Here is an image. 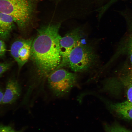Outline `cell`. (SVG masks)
<instances>
[{
    "label": "cell",
    "mask_w": 132,
    "mask_h": 132,
    "mask_svg": "<svg viewBox=\"0 0 132 132\" xmlns=\"http://www.w3.org/2000/svg\"><path fill=\"white\" fill-rule=\"evenodd\" d=\"M0 132H20L15 130L10 125L0 124Z\"/></svg>",
    "instance_id": "obj_15"
},
{
    "label": "cell",
    "mask_w": 132,
    "mask_h": 132,
    "mask_svg": "<svg viewBox=\"0 0 132 132\" xmlns=\"http://www.w3.org/2000/svg\"><path fill=\"white\" fill-rule=\"evenodd\" d=\"M15 22L12 17L0 12V37L5 39L9 37L14 27Z\"/></svg>",
    "instance_id": "obj_8"
},
{
    "label": "cell",
    "mask_w": 132,
    "mask_h": 132,
    "mask_svg": "<svg viewBox=\"0 0 132 132\" xmlns=\"http://www.w3.org/2000/svg\"><path fill=\"white\" fill-rule=\"evenodd\" d=\"M124 76L132 81V67H127L124 71Z\"/></svg>",
    "instance_id": "obj_17"
},
{
    "label": "cell",
    "mask_w": 132,
    "mask_h": 132,
    "mask_svg": "<svg viewBox=\"0 0 132 132\" xmlns=\"http://www.w3.org/2000/svg\"><path fill=\"white\" fill-rule=\"evenodd\" d=\"M119 0H111L104 6L98 9L97 10L99 12V18L101 17L105 12L112 5Z\"/></svg>",
    "instance_id": "obj_13"
},
{
    "label": "cell",
    "mask_w": 132,
    "mask_h": 132,
    "mask_svg": "<svg viewBox=\"0 0 132 132\" xmlns=\"http://www.w3.org/2000/svg\"><path fill=\"white\" fill-rule=\"evenodd\" d=\"M129 28L130 31L126 43L127 52L130 62L132 65V13L128 12L123 15Z\"/></svg>",
    "instance_id": "obj_10"
},
{
    "label": "cell",
    "mask_w": 132,
    "mask_h": 132,
    "mask_svg": "<svg viewBox=\"0 0 132 132\" xmlns=\"http://www.w3.org/2000/svg\"><path fill=\"white\" fill-rule=\"evenodd\" d=\"M60 26L59 22L42 26L38 30L33 40L30 58L35 66V72L29 78V83L34 88L41 86L60 64Z\"/></svg>",
    "instance_id": "obj_1"
},
{
    "label": "cell",
    "mask_w": 132,
    "mask_h": 132,
    "mask_svg": "<svg viewBox=\"0 0 132 132\" xmlns=\"http://www.w3.org/2000/svg\"><path fill=\"white\" fill-rule=\"evenodd\" d=\"M33 39H21L11 45V54L17 62L20 70L30 58Z\"/></svg>",
    "instance_id": "obj_6"
},
{
    "label": "cell",
    "mask_w": 132,
    "mask_h": 132,
    "mask_svg": "<svg viewBox=\"0 0 132 132\" xmlns=\"http://www.w3.org/2000/svg\"><path fill=\"white\" fill-rule=\"evenodd\" d=\"M95 51L91 46L78 42L70 52L65 67L75 72L88 70L93 66L97 59Z\"/></svg>",
    "instance_id": "obj_3"
},
{
    "label": "cell",
    "mask_w": 132,
    "mask_h": 132,
    "mask_svg": "<svg viewBox=\"0 0 132 132\" xmlns=\"http://www.w3.org/2000/svg\"><path fill=\"white\" fill-rule=\"evenodd\" d=\"M110 108L122 118L132 120V103L128 101L110 104Z\"/></svg>",
    "instance_id": "obj_9"
},
{
    "label": "cell",
    "mask_w": 132,
    "mask_h": 132,
    "mask_svg": "<svg viewBox=\"0 0 132 132\" xmlns=\"http://www.w3.org/2000/svg\"><path fill=\"white\" fill-rule=\"evenodd\" d=\"M77 80L76 74L60 68L51 73L47 81L48 88L52 94L56 97H61L69 93Z\"/></svg>",
    "instance_id": "obj_4"
},
{
    "label": "cell",
    "mask_w": 132,
    "mask_h": 132,
    "mask_svg": "<svg viewBox=\"0 0 132 132\" xmlns=\"http://www.w3.org/2000/svg\"><path fill=\"white\" fill-rule=\"evenodd\" d=\"M82 31L80 28H77L71 30L61 37L60 43L61 61L56 69L65 67L70 52L77 43L81 41L83 35Z\"/></svg>",
    "instance_id": "obj_5"
},
{
    "label": "cell",
    "mask_w": 132,
    "mask_h": 132,
    "mask_svg": "<svg viewBox=\"0 0 132 132\" xmlns=\"http://www.w3.org/2000/svg\"><path fill=\"white\" fill-rule=\"evenodd\" d=\"M35 6L33 0H0V12L11 16L15 23L22 30L30 23Z\"/></svg>",
    "instance_id": "obj_2"
},
{
    "label": "cell",
    "mask_w": 132,
    "mask_h": 132,
    "mask_svg": "<svg viewBox=\"0 0 132 132\" xmlns=\"http://www.w3.org/2000/svg\"><path fill=\"white\" fill-rule=\"evenodd\" d=\"M106 132H131L128 130L118 125L109 126L105 125Z\"/></svg>",
    "instance_id": "obj_12"
},
{
    "label": "cell",
    "mask_w": 132,
    "mask_h": 132,
    "mask_svg": "<svg viewBox=\"0 0 132 132\" xmlns=\"http://www.w3.org/2000/svg\"><path fill=\"white\" fill-rule=\"evenodd\" d=\"M4 92L2 89L0 87V105L2 101Z\"/></svg>",
    "instance_id": "obj_18"
},
{
    "label": "cell",
    "mask_w": 132,
    "mask_h": 132,
    "mask_svg": "<svg viewBox=\"0 0 132 132\" xmlns=\"http://www.w3.org/2000/svg\"><path fill=\"white\" fill-rule=\"evenodd\" d=\"M6 50V47L4 42L0 39V57H2L4 55Z\"/></svg>",
    "instance_id": "obj_16"
},
{
    "label": "cell",
    "mask_w": 132,
    "mask_h": 132,
    "mask_svg": "<svg viewBox=\"0 0 132 132\" xmlns=\"http://www.w3.org/2000/svg\"><path fill=\"white\" fill-rule=\"evenodd\" d=\"M11 65V63L8 62L0 63V78L3 74L10 68Z\"/></svg>",
    "instance_id": "obj_14"
},
{
    "label": "cell",
    "mask_w": 132,
    "mask_h": 132,
    "mask_svg": "<svg viewBox=\"0 0 132 132\" xmlns=\"http://www.w3.org/2000/svg\"><path fill=\"white\" fill-rule=\"evenodd\" d=\"M22 88L18 80L12 77L8 80L1 104H11L18 100L22 92Z\"/></svg>",
    "instance_id": "obj_7"
},
{
    "label": "cell",
    "mask_w": 132,
    "mask_h": 132,
    "mask_svg": "<svg viewBox=\"0 0 132 132\" xmlns=\"http://www.w3.org/2000/svg\"><path fill=\"white\" fill-rule=\"evenodd\" d=\"M122 78V82L126 90L127 101L132 103V81L125 76Z\"/></svg>",
    "instance_id": "obj_11"
}]
</instances>
